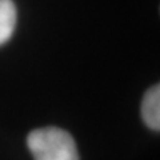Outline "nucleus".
Wrapping results in <instances>:
<instances>
[{"label": "nucleus", "instance_id": "1", "mask_svg": "<svg viewBox=\"0 0 160 160\" xmlns=\"http://www.w3.org/2000/svg\"><path fill=\"white\" fill-rule=\"evenodd\" d=\"M27 146L35 160H79L73 138L58 127L33 129L27 138Z\"/></svg>", "mask_w": 160, "mask_h": 160}, {"label": "nucleus", "instance_id": "2", "mask_svg": "<svg viewBox=\"0 0 160 160\" xmlns=\"http://www.w3.org/2000/svg\"><path fill=\"white\" fill-rule=\"evenodd\" d=\"M142 118L147 126L159 131L160 129V87L153 86L146 92L142 102Z\"/></svg>", "mask_w": 160, "mask_h": 160}, {"label": "nucleus", "instance_id": "3", "mask_svg": "<svg viewBox=\"0 0 160 160\" xmlns=\"http://www.w3.org/2000/svg\"><path fill=\"white\" fill-rule=\"evenodd\" d=\"M16 7L12 0H0V46L12 38L16 27Z\"/></svg>", "mask_w": 160, "mask_h": 160}]
</instances>
